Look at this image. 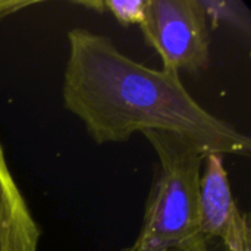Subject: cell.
Returning <instances> with one entry per match:
<instances>
[{"label": "cell", "mask_w": 251, "mask_h": 251, "mask_svg": "<svg viewBox=\"0 0 251 251\" xmlns=\"http://www.w3.org/2000/svg\"><path fill=\"white\" fill-rule=\"evenodd\" d=\"M62 78L63 107L99 146L135 132L176 134L207 154L250 156L247 134L206 110L175 72L149 68L104 34L72 28Z\"/></svg>", "instance_id": "1"}, {"label": "cell", "mask_w": 251, "mask_h": 251, "mask_svg": "<svg viewBox=\"0 0 251 251\" xmlns=\"http://www.w3.org/2000/svg\"><path fill=\"white\" fill-rule=\"evenodd\" d=\"M157 162L143 225L131 251L199 250L210 243L200 231V175L204 154L171 132H144Z\"/></svg>", "instance_id": "2"}, {"label": "cell", "mask_w": 251, "mask_h": 251, "mask_svg": "<svg viewBox=\"0 0 251 251\" xmlns=\"http://www.w3.org/2000/svg\"><path fill=\"white\" fill-rule=\"evenodd\" d=\"M162 69L200 74L210 65V25L200 0H147L140 24Z\"/></svg>", "instance_id": "3"}, {"label": "cell", "mask_w": 251, "mask_h": 251, "mask_svg": "<svg viewBox=\"0 0 251 251\" xmlns=\"http://www.w3.org/2000/svg\"><path fill=\"white\" fill-rule=\"evenodd\" d=\"M41 234L0 140V251H38Z\"/></svg>", "instance_id": "4"}, {"label": "cell", "mask_w": 251, "mask_h": 251, "mask_svg": "<svg viewBox=\"0 0 251 251\" xmlns=\"http://www.w3.org/2000/svg\"><path fill=\"white\" fill-rule=\"evenodd\" d=\"M200 175V231L207 243L222 240L238 206L232 196L224 156L207 154Z\"/></svg>", "instance_id": "5"}, {"label": "cell", "mask_w": 251, "mask_h": 251, "mask_svg": "<svg viewBox=\"0 0 251 251\" xmlns=\"http://www.w3.org/2000/svg\"><path fill=\"white\" fill-rule=\"evenodd\" d=\"M201 7L207 16L209 25L213 28L226 24L235 29L250 34V9L243 1L237 0H200Z\"/></svg>", "instance_id": "6"}, {"label": "cell", "mask_w": 251, "mask_h": 251, "mask_svg": "<svg viewBox=\"0 0 251 251\" xmlns=\"http://www.w3.org/2000/svg\"><path fill=\"white\" fill-rule=\"evenodd\" d=\"M76 4L99 12H110L121 25L129 26L143 22L147 0H90L76 1Z\"/></svg>", "instance_id": "7"}, {"label": "cell", "mask_w": 251, "mask_h": 251, "mask_svg": "<svg viewBox=\"0 0 251 251\" xmlns=\"http://www.w3.org/2000/svg\"><path fill=\"white\" fill-rule=\"evenodd\" d=\"M225 251H251V229L249 215L241 212L235 213L228 231L221 240Z\"/></svg>", "instance_id": "8"}, {"label": "cell", "mask_w": 251, "mask_h": 251, "mask_svg": "<svg viewBox=\"0 0 251 251\" xmlns=\"http://www.w3.org/2000/svg\"><path fill=\"white\" fill-rule=\"evenodd\" d=\"M40 3L41 1L38 0H0V21L10 15H15L22 9L32 7Z\"/></svg>", "instance_id": "9"}, {"label": "cell", "mask_w": 251, "mask_h": 251, "mask_svg": "<svg viewBox=\"0 0 251 251\" xmlns=\"http://www.w3.org/2000/svg\"><path fill=\"white\" fill-rule=\"evenodd\" d=\"M121 251H131L129 250V247H125V249H122ZM171 251H210V247H207V249H199V250H185V249H174V250Z\"/></svg>", "instance_id": "10"}]
</instances>
